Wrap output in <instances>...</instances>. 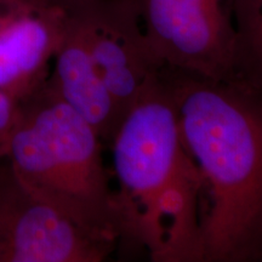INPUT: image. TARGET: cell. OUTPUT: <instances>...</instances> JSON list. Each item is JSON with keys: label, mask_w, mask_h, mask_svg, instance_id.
<instances>
[{"label": "cell", "mask_w": 262, "mask_h": 262, "mask_svg": "<svg viewBox=\"0 0 262 262\" xmlns=\"http://www.w3.org/2000/svg\"><path fill=\"white\" fill-rule=\"evenodd\" d=\"M159 74L204 183L203 262L262 261V90L170 67Z\"/></svg>", "instance_id": "cell-1"}, {"label": "cell", "mask_w": 262, "mask_h": 262, "mask_svg": "<svg viewBox=\"0 0 262 262\" xmlns=\"http://www.w3.org/2000/svg\"><path fill=\"white\" fill-rule=\"evenodd\" d=\"M108 147L118 183L119 248L143 249L153 262H203L204 183L159 72L120 120Z\"/></svg>", "instance_id": "cell-2"}, {"label": "cell", "mask_w": 262, "mask_h": 262, "mask_svg": "<svg viewBox=\"0 0 262 262\" xmlns=\"http://www.w3.org/2000/svg\"><path fill=\"white\" fill-rule=\"evenodd\" d=\"M102 147L96 130L47 81L21 101L0 158L32 193L119 248L122 226Z\"/></svg>", "instance_id": "cell-3"}, {"label": "cell", "mask_w": 262, "mask_h": 262, "mask_svg": "<svg viewBox=\"0 0 262 262\" xmlns=\"http://www.w3.org/2000/svg\"><path fill=\"white\" fill-rule=\"evenodd\" d=\"M163 67L212 79L234 77V0H136Z\"/></svg>", "instance_id": "cell-4"}, {"label": "cell", "mask_w": 262, "mask_h": 262, "mask_svg": "<svg viewBox=\"0 0 262 262\" xmlns=\"http://www.w3.org/2000/svg\"><path fill=\"white\" fill-rule=\"evenodd\" d=\"M117 249L32 193L0 158V262H102Z\"/></svg>", "instance_id": "cell-5"}, {"label": "cell", "mask_w": 262, "mask_h": 262, "mask_svg": "<svg viewBox=\"0 0 262 262\" xmlns=\"http://www.w3.org/2000/svg\"><path fill=\"white\" fill-rule=\"evenodd\" d=\"M68 11L120 117L163 67L147 40L136 0H70Z\"/></svg>", "instance_id": "cell-6"}, {"label": "cell", "mask_w": 262, "mask_h": 262, "mask_svg": "<svg viewBox=\"0 0 262 262\" xmlns=\"http://www.w3.org/2000/svg\"><path fill=\"white\" fill-rule=\"evenodd\" d=\"M67 16L62 0H0V90L24 101L47 83Z\"/></svg>", "instance_id": "cell-7"}, {"label": "cell", "mask_w": 262, "mask_h": 262, "mask_svg": "<svg viewBox=\"0 0 262 262\" xmlns=\"http://www.w3.org/2000/svg\"><path fill=\"white\" fill-rule=\"evenodd\" d=\"M48 84L90 123L103 145H110L122 117L94 70L84 39L70 11Z\"/></svg>", "instance_id": "cell-8"}, {"label": "cell", "mask_w": 262, "mask_h": 262, "mask_svg": "<svg viewBox=\"0 0 262 262\" xmlns=\"http://www.w3.org/2000/svg\"><path fill=\"white\" fill-rule=\"evenodd\" d=\"M234 78L262 90V0H234Z\"/></svg>", "instance_id": "cell-9"}, {"label": "cell", "mask_w": 262, "mask_h": 262, "mask_svg": "<svg viewBox=\"0 0 262 262\" xmlns=\"http://www.w3.org/2000/svg\"><path fill=\"white\" fill-rule=\"evenodd\" d=\"M21 101L0 90V155L18 120Z\"/></svg>", "instance_id": "cell-10"}, {"label": "cell", "mask_w": 262, "mask_h": 262, "mask_svg": "<svg viewBox=\"0 0 262 262\" xmlns=\"http://www.w3.org/2000/svg\"><path fill=\"white\" fill-rule=\"evenodd\" d=\"M62 2H64V3H67V2H70V0H62Z\"/></svg>", "instance_id": "cell-11"}]
</instances>
